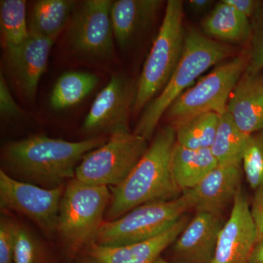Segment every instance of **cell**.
<instances>
[{
  "label": "cell",
  "instance_id": "cell-22",
  "mask_svg": "<svg viewBox=\"0 0 263 263\" xmlns=\"http://www.w3.org/2000/svg\"><path fill=\"white\" fill-rule=\"evenodd\" d=\"M60 260L61 257L43 233L15 217L13 263H60Z\"/></svg>",
  "mask_w": 263,
  "mask_h": 263
},
{
  "label": "cell",
  "instance_id": "cell-19",
  "mask_svg": "<svg viewBox=\"0 0 263 263\" xmlns=\"http://www.w3.org/2000/svg\"><path fill=\"white\" fill-rule=\"evenodd\" d=\"M201 27L208 37L221 43L245 44L249 43L252 37L250 19L237 11L226 0L215 5L202 21Z\"/></svg>",
  "mask_w": 263,
  "mask_h": 263
},
{
  "label": "cell",
  "instance_id": "cell-13",
  "mask_svg": "<svg viewBox=\"0 0 263 263\" xmlns=\"http://www.w3.org/2000/svg\"><path fill=\"white\" fill-rule=\"evenodd\" d=\"M187 223L186 218L182 216L162 234L132 245L108 247L93 242L81 252L75 263H155L162 252L174 243Z\"/></svg>",
  "mask_w": 263,
  "mask_h": 263
},
{
  "label": "cell",
  "instance_id": "cell-27",
  "mask_svg": "<svg viewBox=\"0 0 263 263\" xmlns=\"http://www.w3.org/2000/svg\"><path fill=\"white\" fill-rule=\"evenodd\" d=\"M243 171L249 186L254 190L263 186V130L249 137L243 158Z\"/></svg>",
  "mask_w": 263,
  "mask_h": 263
},
{
  "label": "cell",
  "instance_id": "cell-2",
  "mask_svg": "<svg viewBox=\"0 0 263 263\" xmlns=\"http://www.w3.org/2000/svg\"><path fill=\"white\" fill-rule=\"evenodd\" d=\"M176 145V128L169 124L157 132L130 174L122 183L109 188L110 200L105 221L117 219L143 204L172 200L181 195L172 170Z\"/></svg>",
  "mask_w": 263,
  "mask_h": 263
},
{
  "label": "cell",
  "instance_id": "cell-8",
  "mask_svg": "<svg viewBox=\"0 0 263 263\" xmlns=\"http://www.w3.org/2000/svg\"><path fill=\"white\" fill-rule=\"evenodd\" d=\"M148 147V141L134 133L108 137L102 146L83 157L75 179L94 186H117L130 174Z\"/></svg>",
  "mask_w": 263,
  "mask_h": 263
},
{
  "label": "cell",
  "instance_id": "cell-11",
  "mask_svg": "<svg viewBox=\"0 0 263 263\" xmlns=\"http://www.w3.org/2000/svg\"><path fill=\"white\" fill-rule=\"evenodd\" d=\"M136 91L137 82L124 74H113L95 99L85 118L83 131L91 138L131 133L129 117Z\"/></svg>",
  "mask_w": 263,
  "mask_h": 263
},
{
  "label": "cell",
  "instance_id": "cell-26",
  "mask_svg": "<svg viewBox=\"0 0 263 263\" xmlns=\"http://www.w3.org/2000/svg\"><path fill=\"white\" fill-rule=\"evenodd\" d=\"M0 24L5 50L23 44L29 37L26 1L1 0Z\"/></svg>",
  "mask_w": 263,
  "mask_h": 263
},
{
  "label": "cell",
  "instance_id": "cell-7",
  "mask_svg": "<svg viewBox=\"0 0 263 263\" xmlns=\"http://www.w3.org/2000/svg\"><path fill=\"white\" fill-rule=\"evenodd\" d=\"M182 194L177 198L143 204L111 221H104L95 243L117 247L155 238L171 228L190 210Z\"/></svg>",
  "mask_w": 263,
  "mask_h": 263
},
{
  "label": "cell",
  "instance_id": "cell-24",
  "mask_svg": "<svg viewBox=\"0 0 263 263\" xmlns=\"http://www.w3.org/2000/svg\"><path fill=\"white\" fill-rule=\"evenodd\" d=\"M249 135L240 131L227 111L219 118L211 151L219 165H240Z\"/></svg>",
  "mask_w": 263,
  "mask_h": 263
},
{
  "label": "cell",
  "instance_id": "cell-17",
  "mask_svg": "<svg viewBox=\"0 0 263 263\" xmlns=\"http://www.w3.org/2000/svg\"><path fill=\"white\" fill-rule=\"evenodd\" d=\"M227 113L245 134L263 130V75L245 73L232 91Z\"/></svg>",
  "mask_w": 263,
  "mask_h": 263
},
{
  "label": "cell",
  "instance_id": "cell-23",
  "mask_svg": "<svg viewBox=\"0 0 263 263\" xmlns=\"http://www.w3.org/2000/svg\"><path fill=\"white\" fill-rule=\"evenodd\" d=\"M98 76L86 72H67L57 79L50 95V105L60 110L75 106L98 84Z\"/></svg>",
  "mask_w": 263,
  "mask_h": 263
},
{
  "label": "cell",
  "instance_id": "cell-32",
  "mask_svg": "<svg viewBox=\"0 0 263 263\" xmlns=\"http://www.w3.org/2000/svg\"><path fill=\"white\" fill-rule=\"evenodd\" d=\"M237 11L252 20L262 9V2L257 0H226Z\"/></svg>",
  "mask_w": 263,
  "mask_h": 263
},
{
  "label": "cell",
  "instance_id": "cell-1",
  "mask_svg": "<svg viewBox=\"0 0 263 263\" xmlns=\"http://www.w3.org/2000/svg\"><path fill=\"white\" fill-rule=\"evenodd\" d=\"M108 139L98 136L71 142L46 136H31L8 143L2 157L4 167L16 176L15 179L56 188L74 179L83 157Z\"/></svg>",
  "mask_w": 263,
  "mask_h": 263
},
{
  "label": "cell",
  "instance_id": "cell-28",
  "mask_svg": "<svg viewBox=\"0 0 263 263\" xmlns=\"http://www.w3.org/2000/svg\"><path fill=\"white\" fill-rule=\"evenodd\" d=\"M252 20V37L249 41L248 64L245 72L255 75L263 70V8Z\"/></svg>",
  "mask_w": 263,
  "mask_h": 263
},
{
  "label": "cell",
  "instance_id": "cell-25",
  "mask_svg": "<svg viewBox=\"0 0 263 263\" xmlns=\"http://www.w3.org/2000/svg\"><path fill=\"white\" fill-rule=\"evenodd\" d=\"M220 115L200 114L176 128V143L190 149L211 148L217 131Z\"/></svg>",
  "mask_w": 263,
  "mask_h": 263
},
{
  "label": "cell",
  "instance_id": "cell-14",
  "mask_svg": "<svg viewBox=\"0 0 263 263\" xmlns=\"http://www.w3.org/2000/svg\"><path fill=\"white\" fill-rule=\"evenodd\" d=\"M53 42L48 38L29 34L23 44L5 50L10 76L29 100L35 98L40 80L47 67Z\"/></svg>",
  "mask_w": 263,
  "mask_h": 263
},
{
  "label": "cell",
  "instance_id": "cell-20",
  "mask_svg": "<svg viewBox=\"0 0 263 263\" xmlns=\"http://www.w3.org/2000/svg\"><path fill=\"white\" fill-rule=\"evenodd\" d=\"M77 4L74 0L36 1L29 12V34L54 41L70 24Z\"/></svg>",
  "mask_w": 263,
  "mask_h": 263
},
{
  "label": "cell",
  "instance_id": "cell-21",
  "mask_svg": "<svg viewBox=\"0 0 263 263\" xmlns=\"http://www.w3.org/2000/svg\"><path fill=\"white\" fill-rule=\"evenodd\" d=\"M217 165L210 148L190 149L176 143L173 153L172 170L181 193L196 186Z\"/></svg>",
  "mask_w": 263,
  "mask_h": 263
},
{
  "label": "cell",
  "instance_id": "cell-34",
  "mask_svg": "<svg viewBox=\"0 0 263 263\" xmlns=\"http://www.w3.org/2000/svg\"><path fill=\"white\" fill-rule=\"evenodd\" d=\"M247 263H263V238L254 246Z\"/></svg>",
  "mask_w": 263,
  "mask_h": 263
},
{
  "label": "cell",
  "instance_id": "cell-30",
  "mask_svg": "<svg viewBox=\"0 0 263 263\" xmlns=\"http://www.w3.org/2000/svg\"><path fill=\"white\" fill-rule=\"evenodd\" d=\"M22 108L15 101L3 72L0 74V114L5 119H15L22 115Z\"/></svg>",
  "mask_w": 263,
  "mask_h": 263
},
{
  "label": "cell",
  "instance_id": "cell-16",
  "mask_svg": "<svg viewBox=\"0 0 263 263\" xmlns=\"http://www.w3.org/2000/svg\"><path fill=\"white\" fill-rule=\"evenodd\" d=\"M240 165H219L197 183L183 191L190 209L197 213L206 212L220 215V212L239 190Z\"/></svg>",
  "mask_w": 263,
  "mask_h": 263
},
{
  "label": "cell",
  "instance_id": "cell-29",
  "mask_svg": "<svg viewBox=\"0 0 263 263\" xmlns=\"http://www.w3.org/2000/svg\"><path fill=\"white\" fill-rule=\"evenodd\" d=\"M15 216L2 212L0 216V263H13Z\"/></svg>",
  "mask_w": 263,
  "mask_h": 263
},
{
  "label": "cell",
  "instance_id": "cell-18",
  "mask_svg": "<svg viewBox=\"0 0 263 263\" xmlns=\"http://www.w3.org/2000/svg\"><path fill=\"white\" fill-rule=\"evenodd\" d=\"M161 0H117L110 9L114 38L123 50L130 47L153 24L163 5Z\"/></svg>",
  "mask_w": 263,
  "mask_h": 263
},
{
  "label": "cell",
  "instance_id": "cell-9",
  "mask_svg": "<svg viewBox=\"0 0 263 263\" xmlns=\"http://www.w3.org/2000/svg\"><path fill=\"white\" fill-rule=\"evenodd\" d=\"M65 185L44 188L11 177L0 170L2 212L18 214L32 221L50 241L56 238L59 212Z\"/></svg>",
  "mask_w": 263,
  "mask_h": 263
},
{
  "label": "cell",
  "instance_id": "cell-35",
  "mask_svg": "<svg viewBox=\"0 0 263 263\" xmlns=\"http://www.w3.org/2000/svg\"><path fill=\"white\" fill-rule=\"evenodd\" d=\"M155 263H171L169 262H167V260H165V259H164L163 258H162V257H159L158 259L156 260V262Z\"/></svg>",
  "mask_w": 263,
  "mask_h": 263
},
{
  "label": "cell",
  "instance_id": "cell-6",
  "mask_svg": "<svg viewBox=\"0 0 263 263\" xmlns=\"http://www.w3.org/2000/svg\"><path fill=\"white\" fill-rule=\"evenodd\" d=\"M248 50L215 66L197 84L176 99L164 115L175 128L202 114L222 115L228 100L248 64Z\"/></svg>",
  "mask_w": 263,
  "mask_h": 263
},
{
  "label": "cell",
  "instance_id": "cell-31",
  "mask_svg": "<svg viewBox=\"0 0 263 263\" xmlns=\"http://www.w3.org/2000/svg\"><path fill=\"white\" fill-rule=\"evenodd\" d=\"M255 191L251 214L257 231V242H258L263 238V186Z\"/></svg>",
  "mask_w": 263,
  "mask_h": 263
},
{
  "label": "cell",
  "instance_id": "cell-5",
  "mask_svg": "<svg viewBox=\"0 0 263 263\" xmlns=\"http://www.w3.org/2000/svg\"><path fill=\"white\" fill-rule=\"evenodd\" d=\"M183 19V2L167 1L162 25L137 81L135 113L160 94L179 65L184 46Z\"/></svg>",
  "mask_w": 263,
  "mask_h": 263
},
{
  "label": "cell",
  "instance_id": "cell-10",
  "mask_svg": "<svg viewBox=\"0 0 263 263\" xmlns=\"http://www.w3.org/2000/svg\"><path fill=\"white\" fill-rule=\"evenodd\" d=\"M110 0H86L78 3L68 25L67 40L71 48L84 59L95 61L114 56Z\"/></svg>",
  "mask_w": 263,
  "mask_h": 263
},
{
  "label": "cell",
  "instance_id": "cell-12",
  "mask_svg": "<svg viewBox=\"0 0 263 263\" xmlns=\"http://www.w3.org/2000/svg\"><path fill=\"white\" fill-rule=\"evenodd\" d=\"M228 220L222 226L211 263H247L257 243V231L248 200L238 190Z\"/></svg>",
  "mask_w": 263,
  "mask_h": 263
},
{
  "label": "cell",
  "instance_id": "cell-4",
  "mask_svg": "<svg viewBox=\"0 0 263 263\" xmlns=\"http://www.w3.org/2000/svg\"><path fill=\"white\" fill-rule=\"evenodd\" d=\"M110 200L106 186L87 184L75 178L66 183L55 238L64 262L75 263L85 248L95 242Z\"/></svg>",
  "mask_w": 263,
  "mask_h": 263
},
{
  "label": "cell",
  "instance_id": "cell-33",
  "mask_svg": "<svg viewBox=\"0 0 263 263\" xmlns=\"http://www.w3.org/2000/svg\"><path fill=\"white\" fill-rule=\"evenodd\" d=\"M188 8L195 14H200L207 11L214 5L212 0H190L186 2Z\"/></svg>",
  "mask_w": 263,
  "mask_h": 263
},
{
  "label": "cell",
  "instance_id": "cell-15",
  "mask_svg": "<svg viewBox=\"0 0 263 263\" xmlns=\"http://www.w3.org/2000/svg\"><path fill=\"white\" fill-rule=\"evenodd\" d=\"M222 226L220 215L197 213L173 243L176 263H211Z\"/></svg>",
  "mask_w": 263,
  "mask_h": 263
},
{
  "label": "cell",
  "instance_id": "cell-3",
  "mask_svg": "<svg viewBox=\"0 0 263 263\" xmlns=\"http://www.w3.org/2000/svg\"><path fill=\"white\" fill-rule=\"evenodd\" d=\"M230 45L209 38L195 29L185 33L181 60L162 91L144 108L133 133L148 141L171 105L213 66L233 57Z\"/></svg>",
  "mask_w": 263,
  "mask_h": 263
}]
</instances>
